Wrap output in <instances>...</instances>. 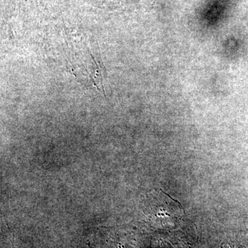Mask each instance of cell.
Here are the masks:
<instances>
[{"instance_id":"cell-1","label":"cell","mask_w":248,"mask_h":248,"mask_svg":"<svg viewBox=\"0 0 248 248\" xmlns=\"http://www.w3.org/2000/svg\"><path fill=\"white\" fill-rule=\"evenodd\" d=\"M151 195L153 200L150 201L151 205L148 209L153 217L167 223L169 226L174 225L182 218L184 209L177 200L161 189H159V192L156 190Z\"/></svg>"}]
</instances>
